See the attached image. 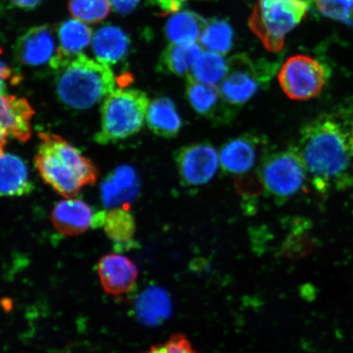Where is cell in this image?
I'll use <instances>...</instances> for the list:
<instances>
[{"label": "cell", "mask_w": 353, "mask_h": 353, "mask_svg": "<svg viewBox=\"0 0 353 353\" xmlns=\"http://www.w3.org/2000/svg\"><path fill=\"white\" fill-rule=\"evenodd\" d=\"M295 148L319 191L352 183V125H347L332 114H322L303 128L299 145Z\"/></svg>", "instance_id": "cell-1"}, {"label": "cell", "mask_w": 353, "mask_h": 353, "mask_svg": "<svg viewBox=\"0 0 353 353\" xmlns=\"http://www.w3.org/2000/svg\"><path fill=\"white\" fill-rule=\"evenodd\" d=\"M34 165L43 180L65 198H73L81 190L94 184L98 168L61 136L41 132Z\"/></svg>", "instance_id": "cell-2"}, {"label": "cell", "mask_w": 353, "mask_h": 353, "mask_svg": "<svg viewBox=\"0 0 353 353\" xmlns=\"http://www.w3.org/2000/svg\"><path fill=\"white\" fill-rule=\"evenodd\" d=\"M116 88V78L109 65L81 54L59 70L57 94L61 103L76 110L94 107Z\"/></svg>", "instance_id": "cell-3"}, {"label": "cell", "mask_w": 353, "mask_h": 353, "mask_svg": "<svg viewBox=\"0 0 353 353\" xmlns=\"http://www.w3.org/2000/svg\"><path fill=\"white\" fill-rule=\"evenodd\" d=\"M148 107V95L142 90H114L101 107V128L94 136L95 142L108 145L134 136L142 129Z\"/></svg>", "instance_id": "cell-4"}, {"label": "cell", "mask_w": 353, "mask_h": 353, "mask_svg": "<svg viewBox=\"0 0 353 353\" xmlns=\"http://www.w3.org/2000/svg\"><path fill=\"white\" fill-rule=\"evenodd\" d=\"M307 6L299 0H258L249 19V26L272 52L283 50L285 35L307 15Z\"/></svg>", "instance_id": "cell-5"}, {"label": "cell", "mask_w": 353, "mask_h": 353, "mask_svg": "<svg viewBox=\"0 0 353 353\" xmlns=\"http://www.w3.org/2000/svg\"><path fill=\"white\" fill-rule=\"evenodd\" d=\"M259 174L264 189L270 195L283 200L302 189L307 170L294 147L264 157Z\"/></svg>", "instance_id": "cell-6"}, {"label": "cell", "mask_w": 353, "mask_h": 353, "mask_svg": "<svg viewBox=\"0 0 353 353\" xmlns=\"http://www.w3.org/2000/svg\"><path fill=\"white\" fill-rule=\"evenodd\" d=\"M273 72V65L269 63L255 64L246 55L234 56L228 61L227 76L221 83V96L228 105L240 107L266 85Z\"/></svg>", "instance_id": "cell-7"}, {"label": "cell", "mask_w": 353, "mask_h": 353, "mask_svg": "<svg viewBox=\"0 0 353 353\" xmlns=\"http://www.w3.org/2000/svg\"><path fill=\"white\" fill-rule=\"evenodd\" d=\"M330 74L328 68L321 61L306 55H295L282 65L278 81L290 99L304 101L320 94Z\"/></svg>", "instance_id": "cell-8"}, {"label": "cell", "mask_w": 353, "mask_h": 353, "mask_svg": "<svg viewBox=\"0 0 353 353\" xmlns=\"http://www.w3.org/2000/svg\"><path fill=\"white\" fill-rule=\"evenodd\" d=\"M14 55L21 65L30 68L59 70L70 61L57 46L54 33L48 25L34 26L22 34L15 43Z\"/></svg>", "instance_id": "cell-9"}, {"label": "cell", "mask_w": 353, "mask_h": 353, "mask_svg": "<svg viewBox=\"0 0 353 353\" xmlns=\"http://www.w3.org/2000/svg\"><path fill=\"white\" fill-rule=\"evenodd\" d=\"M175 161L185 186L199 187L214 178L219 165V154L209 143H196L176 152Z\"/></svg>", "instance_id": "cell-10"}, {"label": "cell", "mask_w": 353, "mask_h": 353, "mask_svg": "<svg viewBox=\"0 0 353 353\" xmlns=\"http://www.w3.org/2000/svg\"><path fill=\"white\" fill-rule=\"evenodd\" d=\"M34 114L28 99L0 92V153L10 139L24 143L32 138Z\"/></svg>", "instance_id": "cell-11"}, {"label": "cell", "mask_w": 353, "mask_h": 353, "mask_svg": "<svg viewBox=\"0 0 353 353\" xmlns=\"http://www.w3.org/2000/svg\"><path fill=\"white\" fill-rule=\"evenodd\" d=\"M265 145L264 139L255 134H245L229 140L221 148V166L228 174H247L262 156Z\"/></svg>", "instance_id": "cell-12"}, {"label": "cell", "mask_w": 353, "mask_h": 353, "mask_svg": "<svg viewBox=\"0 0 353 353\" xmlns=\"http://www.w3.org/2000/svg\"><path fill=\"white\" fill-rule=\"evenodd\" d=\"M98 272L105 293L118 296L129 292L139 276L138 268L130 259L118 254L104 255L99 260Z\"/></svg>", "instance_id": "cell-13"}, {"label": "cell", "mask_w": 353, "mask_h": 353, "mask_svg": "<svg viewBox=\"0 0 353 353\" xmlns=\"http://www.w3.org/2000/svg\"><path fill=\"white\" fill-rule=\"evenodd\" d=\"M187 99L195 112L218 123H227L234 116L235 109L229 107L215 85L199 82L188 76Z\"/></svg>", "instance_id": "cell-14"}, {"label": "cell", "mask_w": 353, "mask_h": 353, "mask_svg": "<svg viewBox=\"0 0 353 353\" xmlns=\"http://www.w3.org/2000/svg\"><path fill=\"white\" fill-rule=\"evenodd\" d=\"M95 214L91 207L79 199L66 198L54 206L52 223L64 236H78L94 227Z\"/></svg>", "instance_id": "cell-15"}, {"label": "cell", "mask_w": 353, "mask_h": 353, "mask_svg": "<svg viewBox=\"0 0 353 353\" xmlns=\"http://www.w3.org/2000/svg\"><path fill=\"white\" fill-rule=\"evenodd\" d=\"M139 191L138 175L132 167L122 165L110 173L101 186V196L108 208L125 207L134 200Z\"/></svg>", "instance_id": "cell-16"}, {"label": "cell", "mask_w": 353, "mask_h": 353, "mask_svg": "<svg viewBox=\"0 0 353 353\" xmlns=\"http://www.w3.org/2000/svg\"><path fill=\"white\" fill-rule=\"evenodd\" d=\"M26 162L10 153H0V196H22L33 191Z\"/></svg>", "instance_id": "cell-17"}, {"label": "cell", "mask_w": 353, "mask_h": 353, "mask_svg": "<svg viewBox=\"0 0 353 353\" xmlns=\"http://www.w3.org/2000/svg\"><path fill=\"white\" fill-rule=\"evenodd\" d=\"M130 47L129 35L116 26H103L92 38V51L97 60L107 65L117 64L125 59Z\"/></svg>", "instance_id": "cell-18"}, {"label": "cell", "mask_w": 353, "mask_h": 353, "mask_svg": "<svg viewBox=\"0 0 353 353\" xmlns=\"http://www.w3.org/2000/svg\"><path fill=\"white\" fill-rule=\"evenodd\" d=\"M145 121L154 134L165 139L174 138L183 125L174 101L164 97L149 104Z\"/></svg>", "instance_id": "cell-19"}, {"label": "cell", "mask_w": 353, "mask_h": 353, "mask_svg": "<svg viewBox=\"0 0 353 353\" xmlns=\"http://www.w3.org/2000/svg\"><path fill=\"white\" fill-rule=\"evenodd\" d=\"M207 22L208 21L201 16L193 12H174L166 22V37L170 43H196L200 39Z\"/></svg>", "instance_id": "cell-20"}, {"label": "cell", "mask_w": 353, "mask_h": 353, "mask_svg": "<svg viewBox=\"0 0 353 353\" xmlns=\"http://www.w3.org/2000/svg\"><path fill=\"white\" fill-rule=\"evenodd\" d=\"M201 52V48L196 43H170L161 56L158 69L166 74L184 76L191 72Z\"/></svg>", "instance_id": "cell-21"}, {"label": "cell", "mask_w": 353, "mask_h": 353, "mask_svg": "<svg viewBox=\"0 0 353 353\" xmlns=\"http://www.w3.org/2000/svg\"><path fill=\"white\" fill-rule=\"evenodd\" d=\"M57 35L60 50L68 60L82 54L92 39V30L85 22L74 19L61 22Z\"/></svg>", "instance_id": "cell-22"}, {"label": "cell", "mask_w": 353, "mask_h": 353, "mask_svg": "<svg viewBox=\"0 0 353 353\" xmlns=\"http://www.w3.org/2000/svg\"><path fill=\"white\" fill-rule=\"evenodd\" d=\"M228 70V61L222 55L205 51L197 57L188 76L199 82L216 85L222 83Z\"/></svg>", "instance_id": "cell-23"}, {"label": "cell", "mask_w": 353, "mask_h": 353, "mask_svg": "<svg viewBox=\"0 0 353 353\" xmlns=\"http://www.w3.org/2000/svg\"><path fill=\"white\" fill-rule=\"evenodd\" d=\"M137 301V313L145 324L157 325L169 315L170 300L161 289H149Z\"/></svg>", "instance_id": "cell-24"}, {"label": "cell", "mask_w": 353, "mask_h": 353, "mask_svg": "<svg viewBox=\"0 0 353 353\" xmlns=\"http://www.w3.org/2000/svg\"><path fill=\"white\" fill-rule=\"evenodd\" d=\"M103 225L107 236L118 244L130 242L136 231L134 216L125 207L105 212Z\"/></svg>", "instance_id": "cell-25"}, {"label": "cell", "mask_w": 353, "mask_h": 353, "mask_svg": "<svg viewBox=\"0 0 353 353\" xmlns=\"http://www.w3.org/2000/svg\"><path fill=\"white\" fill-rule=\"evenodd\" d=\"M199 41L208 51L226 54L232 46V29L227 21L212 20L207 22Z\"/></svg>", "instance_id": "cell-26"}, {"label": "cell", "mask_w": 353, "mask_h": 353, "mask_svg": "<svg viewBox=\"0 0 353 353\" xmlns=\"http://www.w3.org/2000/svg\"><path fill=\"white\" fill-rule=\"evenodd\" d=\"M68 8L74 17L86 23H98L110 12L109 0H69Z\"/></svg>", "instance_id": "cell-27"}, {"label": "cell", "mask_w": 353, "mask_h": 353, "mask_svg": "<svg viewBox=\"0 0 353 353\" xmlns=\"http://www.w3.org/2000/svg\"><path fill=\"white\" fill-rule=\"evenodd\" d=\"M319 11L326 17L338 20L353 17V0H315Z\"/></svg>", "instance_id": "cell-28"}, {"label": "cell", "mask_w": 353, "mask_h": 353, "mask_svg": "<svg viewBox=\"0 0 353 353\" xmlns=\"http://www.w3.org/2000/svg\"><path fill=\"white\" fill-rule=\"evenodd\" d=\"M143 353H197L183 334H174L169 341L150 347Z\"/></svg>", "instance_id": "cell-29"}, {"label": "cell", "mask_w": 353, "mask_h": 353, "mask_svg": "<svg viewBox=\"0 0 353 353\" xmlns=\"http://www.w3.org/2000/svg\"><path fill=\"white\" fill-rule=\"evenodd\" d=\"M235 181L237 192L244 197L258 196L264 189L259 174H242Z\"/></svg>", "instance_id": "cell-30"}, {"label": "cell", "mask_w": 353, "mask_h": 353, "mask_svg": "<svg viewBox=\"0 0 353 353\" xmlns=\"http://www.w3.org/2000/svg\"><path fill=\"white\" fill-rule=\"evenodd\" d=\"M21 79L22 77L19 72L0 60V92L1 94H6L8 87L19 85Z\"/></svg>", "instance_id": "cell-31"}, {"label": "cell", "mask_w": 353, "mask_h": 353, "mask_svg": "<svg viewBox=\"0 0 353 353\" xmlns=\"http://www.w3.org/2000/svg\"><path fill=\"white\" fill-rule=\"evenodd\" d=\"M113 10L120 14H128L134 11L140 0H109Z\"/></svg>", "instance_id": "cell-32"}, {"label": "cell", "mask_w": 353, "mask_h": 353, "mask_svg": "<svg viewBox=\"0 0 353 353\" xmlns=\"http://www.w3.org/2000/svg\"><path fill=\"white\" fill-rule=\"evenodd\" d=\"M159 8L164 13H174L180 10L181 0H154Z\"/></svg>", "instance_id": "cell-33"}, {"label": "cell", "mask_w": 353, "mask_h": 353, "mask_svg": "<svg viewBox=\"0 0 353 353\" xmlns=\"http://www.w3.org/2000/svg\"><path fill=\"white\" fill-rule=\"evenodd\" d=\"M13 6L24 10H32L39 6L42 0H10Z\"/></svg>", "instance_id": "cell-34"}, {"label": "cell", "mask_w": 353, "mask_h": 353, "mask_svg": "<svg viewBox=\"0 0 353 353\" xmlns=\"http://www.w3.org/2000/svg\"><path fill=\"white\" fill-rule=\"evenodd\" d=\"M299 1L305 3L307 7L310 6L312 3L315 2V0H299Z\"/></svg>", "instance_id": "cell-35"}, {"label": "cell", "mask_w": 353, "mask_h": 353, "mask_svg": "<svg viewBox=\"0 0 353 353\" xmlns=\"http://www.w3.org/2000/svg\"><path fill=\"white\" fill-rule=\"evenodd\" d=\"M352 134H353V123H352Z\"/></svg>", "instance_id": "cell-36"}]
</instances>
